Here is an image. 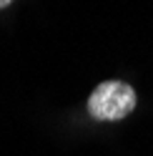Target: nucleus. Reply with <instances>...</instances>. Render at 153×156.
<instances>
[{"mask_svg":"<svg viewBox=\"0 0 153 156\" xmlns=\"http://www.w3.org/2000/svg\"><path fill=\"white\" fill-rule=\"evenodd\" d=\"M136 108V91L123 81H106L90 93L88 113L98 121H118Z\"/></svg>","mask_w":153,"mask_h":156,"instance_id":"f257e3e1","label":"nucleus"},{"mask_svg":"<svg viewBox=\"0 0 153 156\" xmlns=\"http://www.w3.org/2000/svg\"><path fill=\"white\" fill-rule=\"evenodd\" d=\"M10 3H13V0H0V10H3V8H8Z\"/></svg>","mask_w":153,"mask_h":156,"instance_id":"f03ea898","label":"nucleus"}]
</instances>
